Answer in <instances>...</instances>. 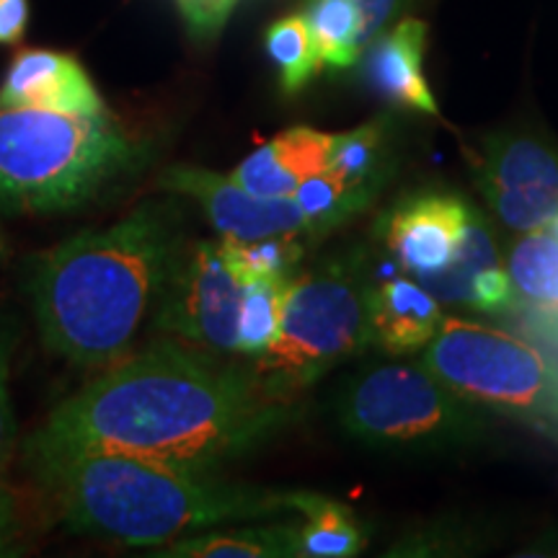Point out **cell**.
<instances>
[{"instance_id":"cell-1","label":"cell","mask_w":558,"mask_h":558,"mask_svg":"<svg viewBox=\"0 0 558 558\" xmlns=\"http://www.w3.org/2000/svg\"><path fill=\"white\" fill-rule=\"evenodd\" d=\"M292 418L295 401L271 393L251 367L158 341L104 367L62 401L26 439L24 456L99 450L218 471L279 435Z\"/></svg>"},{"instance_id":"cell-2","label":"cell","mask_w":558,"mask_h":558,"mask_svg":"<svg viewBox=\"0 0 558 558\" xmlns=\"http://www.w3.org/2000/svg\"><path fill=\"white\" fill-rule=\"evenodd\" d=\"M184 243L177 209L145 202L41 254L26 290L47 349L83 369L128 357Z\"/></svg>"},{"instance_id":"cell-3","label":"cell","mask_w":558,"mask_h":558,"mask_svg":"<svg viewBox=\"0 0 558 558\" xmlns=\"http://www.w3.org/2000/svg\"><path fill=\"white\" fill-rule=\"evenodd\" d=\"M70 530L128 546H163L199 527L298 514L295 492L230 484L215 471L122 452L70 450L26 458Z\"/></svg>"},{"instance_id":"cell-4","label":"cell","mask_w":558,"mask_h":558,"mask_svg":"<svg viewBox=\"0 0 558 558\" xmlns=\"http://www.w3.org/2000/svg\"><path fill=\"white\" fill-rule=\"evenodd\" d=\"M145 150L104 114L0 107V209L60 213L135 171Z\"/></svg>"},{"instance_id":"cell-5","label":"cell","mask_w":558,"mask_h":558,"mask_svg":"<svg viewBox=\"0 0 558 558\" xmlns=\"http://www.w3.org/2000/svg\"><path fill=\"white\" fill-rule=\"evenodd\" d=\"M373 277L360 248L329 256L284 288L282 320L271 344L254 357V375L271 393L295 399L331 367L373 344Z\"/></svg>"},{"instance_id":"cell-6","label":"cell","mask_w":558,"mask_h":558,"mask_svg":"<svg viewBox=\"0 0 558 558\" xmlns=\"http://www.w3.org/2000/svg\"><path fill=\"white\" fill-rule=\"evenodd\" d=\"M333 414L349 439L390 456L469 450L488 435L486 409L445 386L424 362L360 367L339 386Z\"/></svg>"},{"instance_id":"cell-7","label":"cell","mask_w":558,"mask_h":558,"mask_svg":"<svg viewBox=\"0 0 558 558\" xmlns=\"http://www.w3.org/2000/svg\"><path fill=\"white\" fill-rule=\"evenodd\" d=\"M422 362L476 407L527 418L558 416V375L546 357L494 326L442 318Z\"/></svg>"},{"instance_id":"cell-8","label":"cell","mask_w":558,"mask_h":558,"mask_svg":"<svg viewBox=\"0 0 558 558\" xmlns=\"http://www.w3.org/2000/svg\"><path fill=\"white\" fill-rule=\"evenodd\" d=\"M246 288L222 241L184 243L150 313L153 326L199 349L235 354Z\"/></svg>"},{"instance_id":"cell-9","label":"cell","mask_w":558,"mask_h":558,"mask_svg":"<svg viewBox=\"0 0 558 558\" xmlns=\"http://www.w3.org/2000/svg\"><path fill=\"white\" fill-rule=\"evenodd\" d=\"M473 179L512 230L546 228L558 215V150L533 135L501 132L481 143Z\"/></svg>"},{"instance_id":"cell-10","label":"cell","mask_w":558,"mask_h":558,"mask_svg":"<svg viewBox=\"0 0 558 558\" xmlns=\"http://www.w3.org/2000/svg\"><path fill=\"white\" fill-rule=\"evenodd\" d=\"M158 184L166 192L197 202L209 226L226 241H264L277 235L313 239L311 222L295 197H259L239 181L197 166H173Z\"/></svg>"},{"instance_id":"cell-11","label":"cell","mask_w":558,"mask_h":558,"mask_svg":"<svg viewBox=\"0 0 558 558\" xmlns=\"http://www.w3.org/2000/svg\"><path fill=\"white\" fill-rule=\"evenodd\" d=\"M471 213L458 194L414 192L380 215L375 233L399 267L416 277L450 262Z\"/></svg>"},{"instance_id":"cell-12","label":"cell","mask_w":558,"mask_h":558,"mask_svg":"<svg viewBox=\"0 0 558 558\" xmlns=\"http://www.w3.org/2000/svg\"><path fill=\"white\" fill-rule=\"evenodd\" d=\"M0 107H32L70 114H104L94 83L70 54L26 50L11 62L0 86Z\"/></svg>"},{"instance_id":"cell-13","label":"cell","mask_w":558,"mask_h":558,"mask_svg":"<svg viewBox=\"0 0 558 558\" xmlns=\"http://www.w3.org/2000/svg\"><path fill=\"white\" fill-rule=\"evenodd\" d=\"M424 50H427V24L418 19H403L390 32L378 34L362 52L365 78L369 88L393 107L437 117L435 94L424 78Z\"/></svg>"},{"instance_id":"cell-14","label":"cell","mask_w":558,"mask_h":558,"mask_svg":"<svg viewBox=\"0 0 558 558\" xmlns=\"http://www.w3.org/2000/svg\"><path fill=\"white\" fill-rule=\"evenodd\" d=\"M333 135L313 128H292L254 150L230 179L259 197H292L300 184L329 163Z\"/></svg>"},{"instance_id":"cell-15","label":"cell","mask_w":558,"mask_h":558,"mask_svg":"<svg viewBox=\"0 0 558 558\" xmlns=\"http://www.w3.org/2000/svg\"><path fill=\"white\" fill-rule=\"evenodd\" d=\"M373 344L386 354H411L435 339L442 324L437 300L409 279L375 282L369 298Z\"/></svg>"},{"instance_id":"cell-16","label":"cell","mask_w":558,"mask_h":558,"mask_svg":"<svg viewBox=\"0 0 558 558\" xmlns=\"http://www.w3.org/2000/svg\"><path fill=\"white\" fill-rule=\"evenodd\" d=\"M494 267H501L494 230L484 215L473 209L450 262L435 271L416 275L414 279L437 303H458L473 308L476 305V292H473L476 279Z\"/></svg>"},{"instance_id":"cell-17","label":"cell","mask_w":558,"mask_h":558,"mask_svg":"<svg viewBox=\"0 0 558 558\" xmlns=\"http://www.w3.org/2000/svg\"><path fill=\"white\" fill-rule=\"evenodd\" d=\"M393 132H390V122L383 117L344 135H333L326 169L344 181L349 190L375 202L388 179L393 177Z\"/></svg>"},{"instance_id":"cell-18","label":"cell","mask_w":558,"mask_h":558,"mask_svg":"<svg viewBox=\"0 0 558 558\" xmlns=\"http://www.w3.org/2000/svg\"><path fill=\"white\" fill-rule=\"evenodd\" d=\"M298 556L349 558L367 546V530L341 501L313 492H295Z\"/></svg>"},{"instance_id":"cell-19","label":"cell","mask_w":558,"mask_h":558,"mask_svg":"<svg viewBox=\"0 0 558 558\" xmlns=\"http://www.w3.org/2000/svg\"><path fill=\"white\" fill-rule=\"evenodd\" d=\"M163 558H292L298 556V520L279 525L233 527L226 533H202L171 541Z\"/></svg>"},{"instance_id":"cell-20","label":"cell","mask_w":558,"mask_h":558,"mask_svg":"<svg viewBox=\"0 0 558 558\" xmlns=\"http://www.w3.org/2000/svg\"><path fill=\"white\" fill-rule=\"evenodd\" d=\"M507 275L514 295H520L535 311L558 316V239L546 228L527 230L514 243L507 259Z\"/></svg>"},{"instance_id":"cell-21","label":"cell","mask_w":558,"mask_h":558,"mask_svg":"<svg viewBox=\"0 0 558 558\" xmlns=\"http://www.w3.org/2000/svg\"><path fill=\"white\" fill-rule=\"evenodd\" d=\"M320 68H352L367 50L362 16L352 0H311L305 9Z\"/></svg>"},{"instance_id":"cell-22","label":"cell","mask_w":558,"mask_h":558,"mask_svg":"<svg viewBox=\"0 0 558 558\" xmlns=\"http://www.w3.org/2000/svg\"><path fill=\"white\" fill-rule=\"evenodd\" d=\"M292 197H295L305 218H308L313 239L331 233L333 228L344 226L347 220L357 218L360 213H365L373 205L360 192L349 190L344 181H339L329 169L305 179Z\"/></svg>"},{"instance_id":"cell-23","label":"cell","mask_w":558,"mask_h":558,"mask_svg":"<svg viewBox=\"0 0 558 558\" xmlns=\"http://www.w3.org/2000/svg\"><path fill=\"white\" fill-rule=\"evenodd\" d=\"M267 52L275 60L279 78H282V88L288 94H298L300 88H305V83L320 68L316 41H313L311 26L303 13L300 16L279 19L277 24L269 26Z\"/></svg>"},{"instance_id":"cell-24","label":"cell","mask_w":558,"mask_h":558,"mask_svg":"<svg viewBox=\"0 0 558 558\" xmlns=\"http://www.w3.org/2000/svg\"><path fill=\"white\" fill-rule=\"evenodd\" d=\"M220 241L228 264L246 284L259 282V279H292L305 254V243L298 235H277V239L251 243Z\"/></svg>"},{"instance_id":"cell-25","label":"cell","mask_w":558,"mask_h":558,"mask_svg":"<svg viewBox=\"0 0 558 558\" xmlns=\"http://www.w3.org/2000/svg\"><path fill=\"white\" fill-rule=\"evenodd\" d=\"M290 279H259L246 288L241 311L239 329V352L248 357H259L279 331L282 320V298Z\"/></svg>"},{"instance_id":"cell-26","label":"cell","mask_w":558,"mask_h":558,"mask_svg":"<svg viewBox=\"0 0 558 558\" xmlns=\"http://www.w3.org/2000/svg\"><path fill=\"white\" fill-rule=\"evenodd\" d=\"M19 341V329L11 318H0V471L16 448V418L11 407V360Z\"/></svg>"},{"instance_id":"cell-27","label":"cell","mask_w":558,"mask_h":558,"mask_svg":"<svg viewBox=\"0 0 558 558\" xmlns=\"http://www.w3.org/2000/svg\"><path fill=\"white\" fill-rule=\"evenodd\" d=\"M177 3L190 29L199 37H209V34L220 32L239 0H177Z\"/></svg>"},{"instance_id":"cell-28","label":"cell","mask_w":558,"mask_h":558,"mask_svg":"<svg viewBox=\"0 0 558 558\" xmlns=\"http://www.w3.org/2000/svg\"><path fill=\"white\" fill-rule=\"evenodd\" d=\"M21 530H24V525H21L16 494L0 481V558L21 554Z\"/></svg>"},{"instance_id":"cell-29","label":"cell","mask_w":558,"mask_h":558,"mask_svg":"<svg viewBox=\"0 0 558 558\" xmlns=\"http://www.w3.org/2000/svg\"><path fill=\"white\" fill-rule=\"evenodd\" d=\"M352 3L357 5L362 16V34H365V41L369 45L378 34H383L388 21L399 13L403 0H352Z\"/></svg>"},{"instance_id":"cell-30","label":"cell","mask_w":558,"mask_h":558,"mask_svg":"<svg viewBox=\"0 0 558 558\" xmlns=\"http://www.w3.org/2000/svg\"><path fill=\"white\" fill-rule=\"evenodd\" d=\"M29 21L26 0H0V45H13L24 37Z\"/></svg>"},{"instance_id":"cell-31","label":"cell","mask_w":558,"mask_h":558,"mask_svg":"<svg viewBox=\"0 0 558 558\" xmlns=\"http://www.w3.org/2000/svg\"><path fill=\"white\" fill-rule=\"evenodd\" d=\"M550 548H554V550H548V554H558V538L550 543Z\"/></svg>"}]
</instances>
